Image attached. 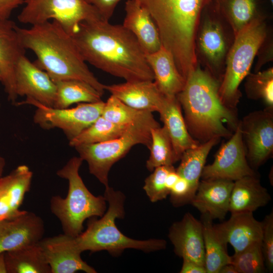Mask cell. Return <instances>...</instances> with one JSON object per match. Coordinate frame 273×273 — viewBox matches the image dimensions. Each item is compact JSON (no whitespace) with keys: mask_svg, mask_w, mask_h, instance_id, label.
Here are the masks:
<instances>
[{"mask_svg":"<svg viewBox=\"0 0 273 273\" xmlns=\"http://www.w3.org/2000/svg\"><path fill=\"white\" fill-rule=\"evenodd\" d=\"M72 36L84 61L95 67L126 81H154L144 51L122 25L86 21Z\"/></svg>","mask_w":273,"mask_h":273,"instance_id":"1","label":"cell"},{"mask_svg":"<svg viewBox=\"0 0 273 273\" xmlns=\"http://www.w3.org/2000/svg\"><path fill=\"white\" fill-rule=\"evenodd\" d=\"M219 85L217 79L198 66L176 95L188 131L200 144L215 138H230L240 121L235 109L222 103Z\"/></svg>","mask_w":273,"mask_h":273,"instance_id":"2","label":"cell"},{"mask_svg":"<svg viewBox=\"0 0 273 273\" xmlns=\"http://www.w3.org/2000/svg\"><path fill=\"white\" fill-rule=\"evenodd\" d=\"M17 31L24 48L35 55L34 63L54 82L80 80L104 94L105 85L91 72L72 36L58 23L50 21L27 28L17 26Z\"/></svg>","mask_w":273,"mask_h":273,"instance_id":"3","label":"cell"},{"mask_svg":"<svg viewBox=\"0 0 273 273\" xmlns=\"http://www.w3.org/2000/svg\"><path fill=\"white\" fill-rule=\"evenodd\" d=\"M212 0H138L150 13L162 46L176 64L185 67L197 62L196 36L204 8Z\"/></svg>","mask_w":273,"mask_h":273,"instance_id":"4","label":"cell"},{"mask_svg":"<svg viewBox=\"0 0 273 273\" xmlns=\"http://www.w3.org/2000/svg\"><path fill=\"white\" fill-rule=\"evenodd\" d=\"M104 197L108 202V210L100 219L89 218L86 230L75 237L82 252L107 251L112 255L117 256L126 249L150 252L166 248L167 242L163 239L138 240L122 234L115 224V220L124 217V194L109 186L105 188Z\"/></svg>","mask_w":273,"mask_h":273,"instance_id":"5","label":"cell"},{"mask_svg":"<svg viewBox=\"0 0 273 273\" xmlns=\"http://www.w3.org/2000/svg\"><path fill=\"white\" fill-rule=\"evenodd\" d=\"M83 160L73 157L57 172L61 178L67 179L69 187L65 198L53 196L51 211L61 222L64 234L76 237L82 232L84 221L93 217L102 216L106 210L104 196H95L84 185L79 173Z\"/></svg>","mask_w":273,"mask_h":273,"instance_id":"6","label":"cell"},{"mask_svg":"<svg viewBox=\"0 0 273 273\" xmlns=\"http://www.w3.org/2000/svg\"><path fill=\"white\" fill-rule=\"evenodd\" d=\"M158 126L160 124L152 113L146 111L118 138L74 148L79 157L87 163L90 174L107 188L109 186L108 175L112 166L136 145L142 144L149 149L151 143V129Z\"/></svg>","mask_w":273,"mask_h":273,"instance_id":"7","label":"cell"},{"mask_svg":"<svg viewBox=\"0 0 273 273\" xmlns=\"http://www.w3.org/2000/svg\"><path fill=\"white\" fill-rule=\"evenodd\" d=\"M263 18V16L255 18L235 34L219 87L220 99L229 108L235 109L239 103L242 97L240 84L249 74L255 56L266 37Z\"/></svg>","mask_w":273,"mask_h":273,"instance_id":"8","label":"cell"},{"mask_svg":"<svg viewBox=\"0 0 273 273\" xmlns=\"http://www.w3.org/2000/svg\"><path fill=\"white\" fill-rule=\"evenodd\" d=\"M24 4L18 16L20 23L31 26L55 21L71 36L81 23L101 18L85 0H25Z\"/></svg>","mask_w":273,"mask_h":273,"instance_id":"9","label":"cell"},{"mask_svg":"<svg viewBox=\"0 0 273 273\" xmlns=\"http://www.w3.org/2000/svg\"><path fill=\"white\" fill-rule=\"evenodd\" d=\"M21 104L32 105L37 108L33 116L35 123L43 129H61L70 141L102 115L105 102L79 103L72 108L48 107L29 98Z\"/></svg>","mask_w":273,"mask_h":273,"instance_id":"10","label":"cell"},{"mask_svg":"<svg viewBox=\"0 0 273 273\" xmlns=\"http://www.w3.org/2000/svg\"><path fill=\"white\" fill-rule=\"evenodd\" d=\"M246 158L255 170L273 153V113L267 109L250 113L240 121Z\"/></svg>","mask_w":273,"mask_h":273,"instance_id":"11","label":"cell"},{"mask_svg":"<svg viewBox=\"0 0 273 273\" xmlns=\"http://www.w3.org/2000/svg\"><path fill=\"white\" fill-rule=\"evenodd\" d=\"M257 175L249 164L243 141L240 121L230 140L223 144L213 162L203 169V179L221 178L235 181L248 175Z\"/></svg>","mask_w":273,"mask_h":273,"instance_id":"12","label":"cell"},{"mask_svg":"<svg viewBox=\"0 0 273 273\" xmlns=\"http://www.w3.org/2000/svg\"><path fill=\"white\" fill-rule=\"evenodd\" d=\"M51 273H74L97 271L81 257L82 252L73 237L65 234L42 238L38 243Z\"/></svg>","mask_w":273,"mask_h":273,"instance_id":"13","label":"cell"},{"mask_svg":"<svg viewBox=\"0 0 273 273\" xmlns=\"http://www.w3.org/2000/svg\"><path fill=\"white\" fill-rule=\"evenodd\" d=\"M44 233L42 218L35 213L20 210L0 219V253L38 243Z\"/></svg>","mask_w":273,"mask_h":273,"instance_id":"14","label":"cell"},{"mask_svg":"<svg viewBox=\"0 0 273 273\" xmlns=\"http://www.w3.org/2000/svg\"><path fill=\"white\" fill-rule=\"evenodd\" d=\"M16 92L44 106L53 107L56 85L48 73L23 55L15 70Z\"/></svg>","mask_w":273,"mask_h":273,"instance_id":"15","label":"cell"},{"mask_svg":"<svg viewBox=\"0 0 273 273\" xmlns=\"http://www.w3.org/2000/svg\"><path fill=\"white\" fill-rule=\"evenodd\" d=\"M25 50L17 31V26L10 19L0 20V70L2 81L8 100L14 103L16 92L15 70Z\"/></svg>","mask_w":273,"mask_h":273,"instance_id":"16","label":"cell"},{"mask_svg":"<svg viewBox=\"0 0 273 273\" xmlns=\"http://www.w3.org/2000/svg\"><path fill=\"white\" fill-rule=\"evenodd\" d=\"M168 238L176 255L204 266L203 227L200 220L190 213H186L180 221L171 225Z\"/></svg>","mask_w":273,"mask_h":273,"instance_id":"17","label":"cell"},{"mask_svg":"<svg viewBox=\"0 0 273 273\" xmlns=\"http://www.w3.org/2000/svg\"><path fill=\"white\" fill-rule=\"evenodd\" d=\"M213 228L223 242L232 246L235 253L261 241L262 222L256 220L252 212L232 213L228 220L213 224Z\"/></svg>","mask_w":273,"mask_h":273,"instance_id":"18","label":"cell"},{"mask_svg":"<svg viewBox=\"0 0 273 273\" xmlns=\"http://www.w3.org/2000/svg\"><path fill=\"white\" fill-rule=\"evenodd\" d=\"M234 183L221 178L203 179L199 182L191 203L202 214H207L212 219L221 220L229 212Z\"/></svg>","mask_w":273,"mask_h":273,"instance_id":"19","label":"cell"},{"mask_svg":"<svg viewBox=\"0 0 273 273\" xmlns=\"http://www.w3.org/2000/svg\"><path fill=\"white\" fill-rule=\"evenodd\" d=\"M105 90L132 108L151 113L160 111L165 97L150 80L105 85Z\"/></svg>","mask_w":273,"mask_h":273,"instance_id":"20","label":"cell"},{"mask_svg":"<svg viewBox=\"0 0 273 273\" xmlns=\"http://www.w3.org/2000/svg\"><path fill=\"white\" fill-rule=\"evenodd\" d=\"M122 25L136 37L145 54L159 50L162 46L159 33L150 13L138 0H127Z\"/></svg>","mask_w":273,"mask_h":273,"instance_id":"21","label":"cell"},{"mask_svg":"<svg viewBox=\"0 0 273 273\" xmlns=\"http://www.w3.org/2000/svg\"><path fill=\"white\" fill-rule=\"evenodd\" d=\"M158 113L171 139L176 161L185 151L200 144L188 131L176 96H165Z\"/></svg>","mask_w":273,"mask_h":273,"instance_id":"22","label":"cell"},{"mask_svg":"<svg viewBox=\"0 0 273 273\" xmlns=\"http://www.w3.org/2000/svg\"><path fill=\"white\" fill-rule=\"evenodd\" d=\"M145 55L159 90L165 96H176L184 88L186 79L178 71L172 54L162 46L157 51Z\"/></svg>","mask_w":273,"mask_h":273,"instance_id":"23","label":"cell"},{"mask_svg":"<svg viewBox=\"0 0 273 273\" xmlns=\"http://www.w3.org/2000/svg\"><path fill=\"white\" fill-rule=\"evenodd\" d=\"M271 197L257 175H248L234 181L232 190L229 212L232 213L252 212L265 206Z\"/></svg>","mask_w":273,"mask_h":273,"instance_id":"24","label":"cell"},{"mask_svg":"<svg viewBox=\"0 0 273 273\" xmlns=\"http://www.w3.org/2000/svg\"><path fill=\"white\" fill-rule=\"evenodd\" d=\"M5 259L7 273H51L37 243L6 252Z\"/></svg>","mask_w":273,"mask_h":273,"instance_id":"25","label":"cell"},{"mask_svg":"<svg viewBox=\"0 0 273 273\" xmlns=\"http://www.w3.org/2000/svg\"><path fill=\"white\" fill-rule=\"evenodd\" d=\"M220 140L212 138L200 144L197 147L185 151L180 157V163L176 169L180 177L189 183L192 192L195 194L207 157L209 152Z\"/></svg>","mask_w":273,"mask_h":273,"instance_id":"26","label":"cell"},{"mask_svg":"<svg viewBox=\"0 0 273 273\" xmlns=\"http://www.w3.org/2000/svg\"><path fill=\"white\" fill-rule=\"evenodd\" d=\"M212 220L208 215H201L200 221L203 227L204 266L206 273H218L223 265L231 262V256L229 255L227 251V244L223 242L216 235Z\"/></svg>","mask_w":273,"mask_h":273,"instance_id":"27","label":"cell"},{"mask_svg":"<svg viewBox=\"0 0 273 273\" xmlns=\"http://www.w3.org/2000/svg\"><path fill=\"white\" fill-rule=\"evenodd\" d=\"M221 15L230 22L235 34L256 18L263 16L261 0H212Z\"/></svg>","mask_w":273,"mask_h":273,"instance_id":"28","label":"cell"},{"mask_svg":"<svg viewBox=\"0 0 273 273\" xmlns=\"http://www.w3.org/2000/svg\"><path fill=\"white\" fill-rule=\"evenodd\" d=\"M55 83L54 108H66L74 103H95L102 100L103 94L85 81L67 79Z\"/></svg>","mask_w":273,"mask_h":273,"instance_id":"29","label":"cell"},{"mask_svg":"<svg viewBox=\"0 0 273 273\" xmlns=\"http://www.w3.org/2000/svg\"><path fill=\"white\" fill-rule=\"evenodd\" d=\"M217 21L208 18L205 20L199 37L201 51L214 68L220 65L225 54L226 43L222 29Z\"/></svg>","mask_w":273,"mask_h":273,"instance_id":"30","label":"cell"},{"mask_svg":"<svg viewBox=\"0 0 273 273\" xmlns=\"http://www.w3.org/2000/svg\"><path fill=\"white\" fill-rule=\"evenodd\" d=\"M11 177L0 193V202L13 214L20 210L25 194L30 190L33 173L25 165L18 166L11 173Z\"/></svg>","mask_w":273,"mask_h":273,"instance_id":"31","label":"cell"},{"mask_svg":"<svg viewBox=\"0 0 273 273\" xmlns=\"http://www.w3.org/2000/svg\"><path fill=\"white\" fill-rule=\"evenodd\" d=\"M151 143L149 148L150 156L146 167L150 171L161 166L173 165L176 162L173 146L165 126L151 129Z\"/></svg>","mask_w":273,"mask_h":273,"instance_id":"32","label":"cell"},{"mask_svg":"<svg viewBox=\"0 0 273 273\" xmlns=\"http://www.w3.org/2000/svg\"><path fill=\"white\" fill-rule=\"evenodd\" d=\"M130 124H115L101 116L89 127L70 140L69 145L74 147L80 145L95 144L113 140L122 135Z\"/></svg>","mask_w":273,"mask_h":273,"instance_id":"33","label":"cell"},{"mask_svg":"<svg viewBox=\"0 0 273 273\" xmlns=\"http://www.w3.org/2000/svg\"><path fill=\"white\" fill-rule=\"evenodd\" d=\"M247 97L253 100L261 99L267 109H273V69L270 68L255 74H249L245 83Z\"/></svg>","mask_w":273,"mask_h":273,"instance_id":"34","label":"cell"},{"mask_svg":"<svg viewBox=\"0 0 273 273\" xmlns=\"http://www.w3.org/2000/svg\"><path fill=\"white\" fill-rule=\"evenodd\" d=\"M231 263L238 273H262L266 270L260 242L255 243L231 256Z\"/></svg>","mask_w":273,"mask_h":273,"instance_id":"35","label":"cell"},{"mask_svg":"<svg viewBox=\"0 0 273 273\" xmlns=\"http://www.w3.org/2000/svg\"><path fill=\"white\" fill-rule=\"evenodd\" d=\"M145 112L132 108L111 95L105 102L101 116L115 124L129 125L140 118Z\"/></svg>","mask_w":273,"mask_h":273,"instance_id":"36","label":"cell"},{"mask_svg":"<svg viewBox=\"0 0 273 273\" xmlns=\"http://www.w3.org/2000/svg\"><path fill=\"white\" fill-rule=\"evenodd\" d=\"M174 169L173 165L157 167L145 179L143 189L152 202L164 199L169 195L166 179L168 173Z\"/></svg>","mask_w":273,"mask_h":273,"instance_id":"37","label":"cell"},{"mask_svg":"<svg viewBox=\"0 0 273 273\" xmlns=\"http://www.w3.org/2000/svg\"><path fill=\"white\" fill-rule=\"evenodd\" d=\"M261 241L262 251L266 269L269 272L273 270V213L266 215L263 221Z\"/></svg>","mask_w":273,"mask_h":273,"instance_id":"38","label":"cell"},{"mask_svg":"<svg viewBox=\"0 0 273 273\" xmlns=\"http://www.w3.org/2000/svg\"><path fill=\"white\" fill-rule=\"evenodd\" d=\"M169 195L170 202L174 207L191 203L195 196L188 182L181 177H179L171 188Z\"/></svg>","mask_w":273,"mask_h":273,"instance_id":"39","label":"cell"},{"mask_svg":"<svg viewBox=\"0 0 273 273\" xmlns=\"http://www.w3.org/2000/svg\"><path fill=\"white\" fill-rule=\"evenodd\" d=\"M121 0H85L98 11L101 18L109 21Z\"/></svg>","mask_w":273,"mask_h":273,"instance_id":"40","label":"cell"},{"mask_svg":"<svg viewBox=\"0 0 273 273\" xmlns=\"http://www.w3.org/2000/svg\"><path fill=\"white\" fill-rule=\"evenodd\" d=\"M25 0H0V20L10 19L13 11Z\"/></svg>","mask_w":273,"mask_h":273,"instance_id":"41","label":"cell"},{"mask_svg":"<svg viewBox=\"0 0 273 273\" xmlns=\"http://www.w3.org/2000/svg\"><path fill=\"white\" fill-rule=\"evenodd\" d=\"M181 273H206L205 266L192 260L183 259Z\"/></svg>","mask_w":273,"mask_h":273,"instance_id":"42","label":"cell"},{"mask_svg":"<svg viewBox=\"0 0 273 273\" xmlns=\"http://www.w3.org/2000/svg\"><path fill=\"white\" fill-rule=\"evenodd\" d=\"M179 175L177 173L176 169H174L170 171L167 174L166 179V185L167 188L170 190L179 178Z\"/></svg>","mask_w":273,"mask_h":273,"instance_id":"43","label":"cell"},{"mask_svg":"<svg viewBox=\"0 0 273 273\" xmlns=\"http://www.w3.org/2000/svg\"><path fill=\"white\" fill-rule=\"evenodd\" d=\"M218 273H238L235 266L232 263L223 265L219 270Z\"/></svg>","mask_w":273,"mask_h":273,"instance_id":"44","label":"cell"},{"mask_svg":"<svg viewBox=\"0 0 273 273\" xmlns=\"http://www.w3.org/2000/svg\"><path fill=\"white\" fill-rule=\"evenodd\" d=\"M0 273H7L5 253H0Z\"/></svg>","mask_w":273,"mask_h":273,"instance_id":"45","label":"cell"},{"mask_svg":"<svg viewBox=\"0 0 273 273\" xmlns=\"http://www.w3.org/2000/svg\"><path fill=\"white\" fill-rule=\"evenodd\" d=\"M11 177V173L0 178V193L6 187Z\"/></svg>","mask_w":273,"mask_h":273,"instance_id":"46","label":"cell"},{"mask_svg":"<svg viewBox=\"0 0 273 273\" xmlns=\"http://www.w3.org/2000/svg\"><path fill=\"white\" fill-rule=\"evenodd\" d=\"M6 165L5 159L0 156V178L3 177V173Z\"/></svg>","mask_w":273,"mask_h":273,"instance_id":"47","label":"cell"},{"mask_svg":"<svg viewBox=\"0 0 273 273\" xmlns=\"http://www.w3.org/2000/svg\"><path fill=\"white\" fill-rule=\"evenodd\" d=\"M2 81V74H1V70H0V81Z\"/></svg>","mask_w":273,"mask_h":273,"instance_id":"48","label":"cell"},{"mask_svg":"<svg viewBox=\"0 0 273 273\" xmlns=\"http://www.w3.org/2000/svg\"><path fill=\"white\" fill-rule=\"evenodd\" d=\"M271 4L272 5L273 4V0H269Z\"/></svg>","mask_w":273,"mask_h":273,"instance_id":"49","label":"cell"}]
</instances>
